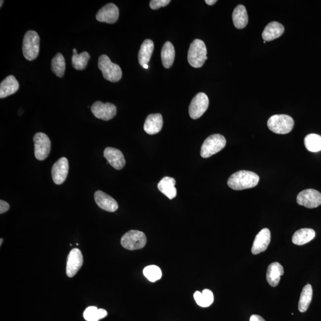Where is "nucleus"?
I'll return each instance as SVG.
<instances>
[{"label":"nucleus","mask_w":321,"mask_h":321,"mask_svg":"<svg viewBox=\"0 0 321 321\" xmlns=\"http://www.w3.org/2000/svg\"><path fill=\"white\" fill-rule=\"evenodd\" d=\"M233 23L236 28L243 29L248 23V15L246 8L243 5H239L235 8L232 14Z\"/></svg>","instance_id":"b1692460"},{"label":"nucleus","mask_w":321,"mask_h":321,"mask_svg":"<svg viewBox=\"0 0 321 321\" xmlns=\"http://www.w3.org/2000/svg\"><path fill=\"white\" fill-rule=\"evenodd\" d=\"M90 59L88 52L84 51L80 54H74L72 56V66L76 70L82 71L86 68Z\"/></svg>","instance_id":"2f4dec72"},{"label":"nucleus","mask_w":321,"mask_h":321,"mask_svg":"<svg viewBox=\"0 0 321 321\" xmlns=\"http://www.w3.org/2000/svg\"><path fill=\"white\" fill-rule=\"evenodd\" d=\"M107 315V312L104 309L89 306L84 311L83 318L87 321H98L106 317Z\"/></svg>","instance_id":"c85d7f7f"},{"label":"nucleus","mask_w":321,"mask_h":321,"mask_svg":"<svg viewBox=\"0 0 321 321\" xmlns=\"http://www.w3.org/2000/svg\"><path fill=\"white\" fill-rule=\"evenodd\" d=\"M2 241H3V239L1 238V239H0V246H1L2 243Z\"/></svg>","instance_id":"ea45409f"},{"label":"nucleus","mask_w":321,"mask_h":321,"mask_svg":"<svg viewBox=\"0 0 321 321\" xmlns=\"http://www.w3.org/2000/svg\"><path fill=\"white\" fill-rule=\"evenodd\" d=\"M294 125V121L293 118L285 115L271 116L267 122L269 129L273 132L280 135L290 133L293 130Z\"/></svg>","instance_id":"39448f33"},{"label":"nucleus","mask_w":321,"mask_h":321,"mask_svg":"<svg viewBox=\"0 0 321 321\" xmlns=\"http://www.w3.org/2000/svg\"><path fill=\"white\" fill-rule=\"evenodd\" d=\"M69 161L66 157L61 158L52 166L51 176L55 184L61 185L65 182L68 176Z\"/></svg>","instance_id":"f8f14e48"},{"label":"nucleus","mask_w":321,"mask_h":321,"mask_svg":"<svg viewBox=\"0 0 321 321\" xmlns=\"http://www.w3.org/2000/svg\"><path fill=\"white\" fill-rule=\"evenodd\" d=\"M176 180L173 177H165L158 184V189L170 200L176 197L177 190L175 188Z\"/></svg>","instance_id":"4be33fe9"},{"label":"nucleus","mask_w":321,"mask_h":321,"mask_svg":"<svg viewBox=\"0 0 321 321\" xmlns=\"http://www.w3.org/2000/svg\"><path fill=\"white\" fill-rule=\"evenodd\" d=\"M10 208L9 204L3 200L0 201V214H4Z\"/></svg>","instance_id":"f704fd0d"},{"label":"nucleus","mask_w":321,"mask_h":321,"mask_svg":"<svg viewBox=\"0 0 321 321\" xmlns=\"http://www.w3.org/2000/svg\"><path fill=\"white\" fill-rule=\"evenodd\" d=\"M143 274L149 281L153 282L158 281L162 277L161 270L156 265H149L145 267Z\"/></svg>","instance_id":"473e14b6"},{"label":"nucleus","mask_w":321,"mask_h":321,"mask_svg":"<svg viewBox=\"0 0 321 321\" xmlns=\"http://www.w3.org/2000/svg\"><path fill=\"white\" fill-rule=\"evenodd\" d=\"M83 258L80 250L74 248L69 253L67 261L66 274L69 277H74L82 266Z\"/></svg>","instance_id":"ddd939ff"},{"label":"nucleus","mask_w":321,"mask_h":321,"mask_svg":"<svg viewBox=\"0 0 321 321\" xmlns=\"http://www.w3.org/2000/svg\"><path fill=\"white\" fill-rule=\"evenodd\" d=\"M175 58V49L170 41L166 42L161 50V60L163 66L166 69L170 68L173 65Z\"/></svg>","instance_id":"a878e982"},{"label":"nucleus","mask_w":321,"mask_h":321,"mask_svg":"<svg viewBox=\"0 0 321 321\" xmlns=\"http://www.w3.org/2000/svg\"><path fill=\"white\" fill-rule=\"evenodd\" d=\"M104 157L106 158L108 162L116 170H121L125 165L123 154L118 149L112 147L106 148L104 151Z\"/></svg>","instance_id":"2eb2a0df"},{"label":"nucleus","mask_w":321,"mask_h":321,"mask_svg":"<svg viewBox=\"0 0 321 321\" xmlns=\"http://www.w3.org/2000/svg\"><path fill=\"white\" fill-rule=\"evenodd\" d=\"M19 88V83L13 75L8 76L0 84V98L14 94Z\"/></svg>","instance_id":"6ab92c4d"},{"label":"nucleus","mask_w":321,"mask_h":321,"mask_svg":"<svg viewBox=\"0 0 321 321\" xmlns=\"http://www.w3.org/2000/svg\"><path fill=\"white\" fill-rule=\"evenodd\" d=\"M284 274V268L279 262H273L268 267L267 280L271 286L276 287L279 284L281 276Z\"/></svg>","instance_id":"412c9836"},{"label":"nucleus","mask_w":321,"mask_h":321,"mask_svg":"<svg viewBox=\"0 0 321 321\" xmlns=\"http://www.w3.org/2000/svg\"><path fill=\"white\" fill-rule=\"evenodd\" d=\"M170 2V0H152L150 5L152 9L157 10L160 7L167 6Z\"/></svg>","instance_id":"72a5a7b5"},{"label":"nucleus","mask_w":321,"mask_h":321,"mask_svg":"<svg viewBox=\"0 0 321 321\" xmlns=\"http://www.w3.org/2000/svg\"><path fill=\"white\" fill-rule=\"evenodd\" d=\"M0 2H1V6H0V7H2V4H3L4 1H2V0H1V1H0Z\"/></svg>","instance_id":"a19ab883"},{"label":"nucleus","mask_w":321,"mask_h":321,"mask_svg":"<svg viewBox=\"0 0 321 321\" xmlns=\"http://www.w3.org/2000/svg\"><path fill=\"white\" fill-rule=\"evenodd\" d=\"M73 52H74V54H78V52H77V49H73Z\"/></svg>","instance_id":"4c0bfd02"},{"label":"nucleus","mask_w":321,"mask_h":321,"mask_svg":"<svg viewBox=\"0 0 321 321\" xmlns=\"http://www.w3.org/2000/svg\"><path fill=\"white\" fill-rule=\"evenodd\" d=\"M143 68H144V69H148V68H149V66H148V64H146V65H144V66H143Z\"/></svg>","instance_id":"58836bf2"},{"label":"nucleus","mask_w":321,"mask_h":321,"mask_svg":"<svg viewBox=\"0 0 321 321\" xmlns=\"http://www.w3.org/2000/svg\"><path fill=\"white\" fill-rule=\"evenodd\" d=\"M94 200L96 205L104 211L114 212L119 208L117 201L110 195L103 191H98L94 194Z\"/></svg>","instance_id":"dca6fc26"},{"label":"nucleus","mask_w":321,"mask_h":321,"mask_svg":"<svg viewBox=\"0 0 321 321\" xmlns=\"http://www.w3.org/2000/svg\"><path fill=\"white\" fill-rule=\"evenodd\" d=\"M98 68L106 80L117 82L122 78V71L118 64L114 63L107 55H101L98 60Z\"/></svg>","instance_id":"20e7f679"},{"label":"nucleus","mask_w":321,"mask_h":321,"mask_svg":"<svg viewBox=\"0 0 321 321\" xmlns=\"http://www.w3.org/2000/svg\"><path fill=\"white\" fill-rule=\"evenodd\" d=\"M163 125L162 116L160 114H152L147 117L144 123V130L149 135L159 133Z\"/></svg>","instance_id":"a211bd4d"},{"label":"nucleus","mask_w":321,"mask_h":321,"mask_svg":"<svg viewBox=\"0 0 321 321\" xmlns=\"http://www.w3.org/2000/svg\"><path fill=\"white\" fill-rule=\"evenodd\" d=\"M147 241L144 233L138 230H130L122 236L121 244L125 249L134 250L142 249Z\"/></svg>","instance_id":"0eeeda50"},{"label":"nucleus","mask_w":321,"mask_h":321,"mask_svg":"<svg viewBox=\"0 0 321 321\" xmlns=\"http://www.w3.org/2000/svg\"><path fill=\"white\" fill-rule=\"evenodd\" d=\"M40 38L37 32L29 31L25 35L23 40L22 51L26 60L36 59L40 52Z\"/></svg>","instance_id":"7ed1b4c3"},{"label":"nucleus","mask_w":321,"mask_h":321,"mask_svg":"<svg viewBox=\"0 0 321 321\" xmlns=\"http://www.w3.org/2000/svg\"><path fill=\"white\" fill-rule=\"evenodd\" d=\"M205 43L201 40H195L191 43L188 51V60L190 65L200 68L208 59Z\"/></svg>","instance_id":"f03ea898"},{"label":"nucleus","mask_w":321,"mask_h":321,"mask_svg":"<svg viewBox=\"0 0 321 321\" xmlns=\"http://www.w3.org/2000/svg\"><path fill=\"white\" fill-rule=\"evenodd\" d=\"M271 241V232L268 229L265 228L261 230L256 236L252 247L253 255L264 252L267 249Z\"/></svg>","instance_id":"f3484780"},{"label":"nucleus","mask_w":321,"mask_h":321,"mask_svg":"<svg viewBox=\"0 0 321 321\" xmlns=\"http://www.w3.org/2000/svg\"><path fill=\"white\" fill-rule=\"evenodd\" d=\"M194 296L195 301L201 307H209L214 302V294L208 289H205L202 293L197 291L195 293Z\"/></svg>","instance_id":"cd10ccee"},{"label":"nucleus","mask_w":321,"mask_h":321,"mask_svg":"<svg viewBox=\"0 0 321 321\" xmlns=\"http://www.w3.org/2000/svg\"><path fill=\"white\" fill-rule=\"evenodd\" d=\"M284 32V27L277 22H271L262 32V39L265 41H271L281 37Z\"/></svg>","instance_id":"aec40b11"},{"label":"nucleus","mask_w":321,"mask_h":321,"mask_svg":"<svg viewBox=\"0 0 321 321\" xmlns=\"http://www.w3.org/2000/svg\"><path fill=\"white\" fill-rule=\"evenodd\" d=\"M313 290L312 285L307 284L303 287L301 294H300L298 308L300 312H305L307 311L312 301Z\"/></svg>","instance_id":"bb28decb"},{"label":"nucleus","mask_w":321,"mask_h":321,"mask_svg":"<svg viewBox=\"0 0 321 321\" xmlns=\"http://www.w3.org/2000/svg\"><path fill=\"white\" fill-rule=\"evenodd\" d=\"M35 157L39 160H45L51 151V141L46 134L39 132L34 137Z\"/></svg>","instance_id":"6e6552de"},{"label":"nucleus","mask_w":321,"mask_h":321,"mask_svg":"<svg viewBox=\"0 0 321 321\" xmlns=\"http://www.w3.org/2000/svg\"><path fill=\"white\" fill-rule=\"evenodd\" d=\"M297 202L307 208H317L321 205V194L315 189L304 190L297 195Z\"/></svg>","instance_id":"9d476101"},{"label":"nucleus","mask_w":321,"mask_h":321,"mask_svg":"<svg viewBox=\"0 0 321 321\" xmlns=\"http://www.w3.org/2000/svg\"><path fill=\"white\" fill-rule=\"evenodd\" d=\"M51 70L58 77L62 78L66 70L65 59L61 53H57L51 61Z\"/></svg>","instance_id":"c756f323"},{"label":"nucleus","mask_w":321,"mask_h":321,"mask_svg":"<svg viewBox=\"0 0 321 321\" xmlns=\"http://www.w3.org/2000/svg\"><path fill=\"white\" fill-rule=\"evenodd\" d=\"M226 145V138L220 134L209 136L203 142L201 149V156L207 159L223 150Z\"/></svg>","instance_id":"423d86ee"},{"label":"nucleus","mask_w":321,"mask_h":321,"mask_svg":"<svg viewBox=\"0 0 321 321\" xmlns=\"http://www.w3.org/2000/svg\"><path fill=\"white\" fill-rule=\"evenodd\" d=\"M250 321H266L263 318L258 315H253L250 318Z\"/></svg>","instance_id":"c9c22d12"},{"label":"nucleus","mask_w":321,"mask_h":321,"mask_svg":"<svg viewBox=\"0 0 321 321\" xmlns=\"http://www.w3.org/2000/svg\"><path fill=\"white\" fill-rule=\"evenodd\" d=\"M315 237V232L311 229H302L294 233L292 242L294 244L303 245L309 243Z\"/></svg>","instance_id":"393cba45"},{"label":"nucleus","mask_w":321,"mask_h":321,"mask_svg":"<svg viewBox=\"0 0 321 321\" xmlns=\"http://www.w3.org/2000/svg\"><path fill=\"white\" fill-rule=\"evenodd\" d=\"M91 111L95 118L109 121L116 115L117 108L115 105L110 103H103L101 101H96L91 107Z\"/></svg>","instance_id":"9b49d317"},{"label":"nucleus","mask_w":321,"mask_h":321,"mask_svg":"<svg viewBox=\"0 0 321 321\" xmlns=\"http://www.w3.org/2000/svg\"><path fill=\"white\" fill-rule=\"evenodd\" d=\"M209 106V98L205 93H198L192 99L189 113L192 119H198L205 113Z\"/></svg>","instance_id":"1a4fd4ad"},{"label":"nucleus","mask_w":321,"mask_h":321,"mask_svg":"<svg viewBox=\"0 0 321 321\" xmlns=\"http://www.w3.org/2000/svg\"><path fill=\"white\" fill-rule=\"evenodd\" d=\"M119 10L115 4L109 3L104 5L98 11L96 19L100 22L115 23L119 19Z\"/></svg>","instance_id":"4468645a"},{"label":"nucleus","mask_w":321,"mask_h":321,"mask_svg":"<svg viewBox=\"0 0 321 321\" xmlns=\"http://www.w3.org/2000/svg\"><path fill=\"white\" fill-rule=\"evenodd\" d=\"M259 177L253 172L241 170L229 177L227 185L235 191L253 188L258 185Z\"/></svg>","instance_id":"f257e3e1"},{"label":"nucleus","mask_w":321,"mask_h":321,"mask_svg":"<svg viewBox=\"0 0 321 321\" xmlns=\"http://www.w3.org/2000/svg\"><path fill=\"white\" fill-rule=\"evenodd\" d=\"M306 149L312 153H317L321 151V136L317 134L311 133L306 136L304 139Z\"/></svg>","instance_id":"7c9ffc66"},{"label":"nucleus","mask_w":321,"mask_h":321,"mask_svg":"<svg viewBox=\"0 0 321 321\" xmlns=\"http://www.w3.org/2000/svg\"><path fill=\"white\" fill-rule=\"evenodd\" d=\"M217 2V0H206L205 1L206 3L209 5H214Z\"/></svg>","instance_id":"e433bc0d"},{"label":"nucleus","mask_w":321,"mask_h":321,"mask_svg":"<svg viewBox=\"0 0 321 321\" xmlns=\"http://www.w3.org/2000/svg\"><path fill=\"white\" fill-rule=\"evenodd\" d=\"M154 49V43L151 40H146L141 45L138 54L139 63L142 67L151 60Z\"/></svg>","instance_id":"5701e85b"}]
</instances>
